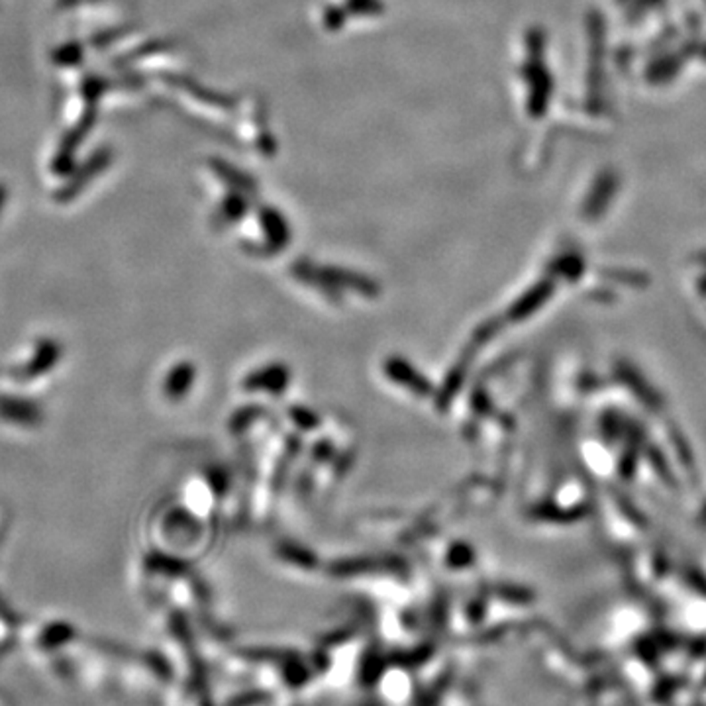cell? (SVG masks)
Returning a JSON list of instances; mask_svg holds the SVG:
<instances>
[{"instance_id":"6da1fadb","label":"cell","mask_w":706,"mask_h":706,"mask_svg":"<svg viewBox=\"0 0 706 706\" xmlns=\"http://www.w3.org/2000/svg\"><path fill=\"white\" fill-rule=\"evenodd\" d=\"M702 520L706 522V508H704V512H702Z\"/></svg>"}]
</instances>
